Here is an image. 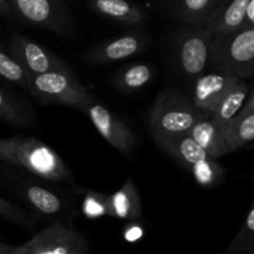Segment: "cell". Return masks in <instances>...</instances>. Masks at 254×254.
<instances>
[{
  "instance_id": "cell-1",
  "label": "cell",
  "mask_w": 254,
  "mask_h": 254,
  "mask_svg": "<svg viewBox=\"0 0 254 254\" xmlns=\"http://www.w3.org/2000/svg\"><path fill=\"white\" fill-rule=\"evenodd\" d=\"M208 113L200 111L192 99L176 89H164L150 113V131L154 141L166 140L190 133L192 127Z\"/></svg>"
},
{
  "instance_id": "cell-2",
  "label": "cell",
  "mask_w": 254,
  "mask_h": 254,
  "mask_svg": "<svg viewBox=\"0 0 254 254\" xmlns=\"http://www.w3.org/2000/svg\"><path fill=\"white\" fill-rule=\"evenodd\" d=\"M207 67L230 73L240 79L254 76V27L228 35L213 36Z\"/></svg>"
},
{
  "instance_id": "cell-3",
  "label": "cell",
  "mask_w": 254,
  "mask_h": 254,
  "mask_svg": "<svg viewBox=\"0 0 254 254\" xmlns=\"http://www.w3.org/2000/svg\"><path fill=\"white\" fill-rule=\"evenodd\" d=\"M27 92L44 104H62L83 113L94 99L69 67L30 76Z\"/></svg>"
},
{
  "instance_id": "cell-4",
  "label": "cell",
  "mask_w": 254,
  "mask_h": 254,
  "mask_svg": "<svg viewBox=\"0 0 254 254\" xmlns=\"http://www.w3.org/2000/svg\"><path fill=\"white\" fill-rule=\"evenodd\" d=\"M15 166L24 168L39 178L67 181L71 173L59 154L34 136H15Z\"/></svg>"
},
{
  "instance_id": "cell-5",
  "label": "cell",
  "mask_w": 254,
  "mask_h": 254,
  "mask_svg": "<svg viewBox=\"0 0 254 254\" xmlns=\"http://www.w3.org/2000/svg\"><path fill=\"white\" fill-rule=\"evenodd\" d=\"M213 36V31L206 25H188L179 30L174 41V51L176 64L184 76L195 81L205 73Z\"/></svg>"
},
{
  "instance_id": "cell-6",
  "label": "cell",
  "mask_w": 254,
  "mask_h": 254,
  "mask_svg": "<svg viewBox=\"0 0 254 254\" xmlns=\"http://www.w3.org/2000/svg\"><path fill=\"white\" fill-rule=\"evenodd\" d=\"M12 14L27 25L67 36L72 31L68 9L64 0H9Z\"/></svg>"
},
{
  "instance_id": "cell-7",
  "label": "cell",
  "mask_w": 254,
  "mask_h": 254,
  "mask_svg": "<svg viewBox=\"0 0 254 254\" xmlns=\"http://www.w3.org/2000/svg\"><path fill=\"white\" fill-rule=\"evenodd\" d=\"M86 114L104 140L123 155H133L138 145V135L123 119L112 113L96 99L89 104Z\"/></svg>"
},
{
  "instance_id": "cell-8",
  "label": "cell",
  "mask_w": 254,
  "mask_h": 254,
  "mask_svg": "<svg viewBox=\"0 0 254 254\" xmlns=\"http://www.w3.org/2000/svg\"><path fill=\"white\" fill-rule=\"evenodd\" d=\"M149 35L144 30H130L111 37L89 49L82 57L87 64H106L136 56L146 49Z\"/></svg>"
},
{
  "instance_id": "cell-9",
  "label": "cell",
  "mask_w": 254,
  "mask_h": 254,
  "mask_svg": "<svg viewBox=\"0 0 254 254\" xmlns=\"http://www.w3.org/2000/svg\"><path fill=\"white\" fill-rule=\"evenodd\" d=\"M86 248V242L76 231L54 223L44 228L21 247H15L16 254H72Z\"/></svg>"
},
{
  "instance_id": "cell-10",
  "label": "cell",
  "mask_w": 254,
  "mask_h": 254,
  "mask_svg": "<svg viewBox=\"0 0 254 254\" xmlns=\"http://www.w3.org/2000/svg\"><path fill=\"white\" fill-rule=\"evenodd\" d=\"M9 51L24 67L29 76H36L68 67L66 62L62 61L54 52L21 34L11 35Z\"/></svg>"
},
{
  "instance_id": "cell-11",
  "label": "cell",
  "mask_w": 254,
  "mask_h": 254,
  "mask_svg": "<svg viewBox=\"0 0 254 254\" xmlns=\"http://www.w3.org/2000/svg\"><path fill=\"white\" fill-rule=\"evenodd\" d=\"M240 78L221 71L202 73L193 82L192 102L200 111L211 116L223 97L228 93Z\"/></svg>"
},
{
  "instance_id": "cell-12",
  "label": "cell",
  "mask_w": 254,
  "mask_h": 254,
  "mask_svg": "<svg viewBox=\"0 0 254 254\" xmlns=\"http://www.w3.org/2000/svg\"><path fill=\"white\" fill-rule=\"evenodd\" d=\"M250 1L251 0H222L205 25L218 36L254 27L247 21V6Z\"/></svg>"
},
{
  "instance_id": "cell-13",
  "label": "cell",
  "mask_w": 254,
  "mask_h": 254,
  "mask_svg": "<svg viewBox=\"0 0 254 254\" xmlns=\"http://www.w3.org/2000/svg\"><path fill=\"white\" fill-rule=\"evenodd\" d=\"M227 154L245 148L254 139V94L251 91L241 111L225 124Z\"/></svg>"
},
{
  "instance_id": "cell-14",
  "label": "cell",
  "mask_w": 254,
  "mask_h": 254,
  "mask_svg": "<svg viewBox=\"0 0 254 254\" xmlns=\"http://www.w3.org/2000/svg\"><path fill=\"white\" fill-rule=\"evenodd\" d=\"M88 4L96 14L119 24L136 26L146 20L145 10L130 0H89Z\"/></svg>"
},
{
  "instance_id": "cell-15",
  "label": "cell",
  "mask_w": 254,
  "mask_h": 254,
  "mask_svg": "<svg viewBox=\"0 0 254 254\" xmlns=\"http://www.w3.org/2000/svg\"><path fill=\"white\" fill-rule=\"evenodd\" d=\"M211 116L205 117L198 121L189 135L211 156V158L218 160L227 155L225 139V127L216 123L210 118Z\"/></svg>"
},
{
  "instance_id": "cell-16",
  "label": "cell",
  "mask_w": 254,
  "mask_h": 254,
  "mask_svg": "<svg viewBox=\"0 0 254 254\" xmlns=\"http://www.w3.org/2000/svg\"><path fill=\"white\" fill-rule=\"evenodd\" d=\"M109 217L128 221H135L140 217V195L133 179L129 178L118 191L109 195Z\"/></svg>"
},
{
  "instance_id": "cell-17",
  "label": "cell",
  "mask_w": 254,
  "mask_h": 254,
  "mask_svg": "<svg viewBox=\"0 0 254 254\" xmlns=\"http://www.w3.org/2000/svg\"><path fill=\"white\" fill-rule=\"evenodd\" d=\"M156 144L175 160H178L181 165L185 166L189 171L197 163L211 158L189 134L156 141Z\"/></svg>"
},
{
  "instance_id": "cell-18",
  "label": "cell",
  "mask_w": 254,
  "mask_h": 254,
  "mask_svg": "<svg viewBox=\"0 0 254 254\" xmlns=\"http://www.w3.org/2000/svg\"><path fill=\"white\" fill-rule=\"evenodd\" d=\"M155 69L145 62H134L122 67L112 78V83L122 93H133L150 83Z\"/></svg>"
},
{
  "instance_id": "cell-19",
  "label": "cell",
  "mask_w": 254,
  "mask_h": 254,
  "mask_svg": "<svg viewBox=\"0 0 254 254\" xmlns=\"http://www.w3.org/2000/svg\"><path fill=\"white\" fill-rule=\"evenodd\" d=\"M251 91H252L251 84L246 79H240L223 97L215 111L211 113L210 118L216 123L225 126L230 119H232L241 111L243 104L247 101Z\"/></svg>"
},
{
  "instance_id": "cell-20",
  "label": "cell",
  "mask_w": 254,
  "mask_h": 254,
  "mask_svg": "<svg viewBox=\"0 0 254 254\" xmlns=\"http://www.w3.org/2000/svg\"><path fill=\"white\" fill-rule=\"evenodd\" d=\"M221 0H176L174 15L189 26L205 25Z\"/></svg>"
},
{
  "instance_id": "cell-21",
  "label": "cell",
  "mask_w": 254,
  "mask_h": 254,
  "mask_svg": "<svg viewBox=\"0 0 254 254\" xmlns=\"http://www.w3.org/2000/svg\"><path fill=\"white\" fill-rule=\"evenodd\" d=\"M0 119L14 127H30L34 123L31 111L24 102L0 87Z\"/></svg>"
},
{
  "instance_id": "cell-22",
  "label": "cell",
  "mask_w": 254,
  "mask_h": 254,
  "mask_svg": "<svg viewBox=\"0 0 254 254\" xmlns=\"http://www.w3.org/2000/svg\"><path fill=\"white\" fill-rule=\"evenodd\" d=\"M22 193L29 205L44 216L59 215L64 210L61 197L49 189L39 185H29L25 186Z\"/></svg>"
},
{
  "instance_id": "cell-23",
  "label": "cell",
  "mask_w": 254,
  "mask_h": 254,
  "mask_svg": "<svg viewBox=\"0 0 254 254\" xmlns=\"http://www.w3.org/2000/svg\"><path fill=\"white\" fill-rule=\"evenodd\" d=\"M0 77L9 83L27 91L30 76L16 59L0 44Z\"/></svg>"
},
{
  "instance_id": "cell-24",
  "label": "cell",
  "mask_w": 254,
  "mask_h": 254,
  "mask_svg": "<svg viewBox=\"0 0 254 254\" xmlns=\"http://www.w3.org/2000/svg\"><path fill=\"white\" fill-rule=\"evenodd\" d=\"M197 184L205 188H213L225 176V169L213 158H207L196 164L190 170Z\"/></svg>"
},
{
  "instance_id": "cell-25",
  "label": "cell",
  "mask_w": 254,
  "mask_h": 254,
  "mask_svg": "<svg viewBox=\"0 0 254 254\" xmlns=\"http://www.w3.org/2000/svg\"><path fill=\"white\" fill-rule=\"evenodd\" d=\"M82 212L87 218H102L111 213L109 206V195L97 192L93 190H87L82 201Z\"/></svg>"
},
{
  "instance_id": "cell-26",
  "label": "cell",
  "mask_w": 254,
  "mask_h": 254,
  "mask_svg": "<svg viewBox=\"0 0 254 254\" xmlns=\"http://www.w3.org/2000/svg\"><path fill=\"white\" fill-rule=\"evenodd\" d=\"M233 242L241 248L242 253L253 254L254 248V207L253 205L248 210L243 225L241 226L240 231L237 232Z\"/></svg>"
},
{
  "instance_id": "cell-27",
  "label": "cell",
  "mask_w": 254,
  "mask_h": 254,
  "mask_svg": "<svg viewBox=\"0 0 254 254\" xmlns=\"http://www.w3.org/2000/svg\"><path fill=\"white\" fill-rule=\"evenodd\" d=\"M0 216L15 225L22 226V227H30L34 225V220L26 211L1 197H0Z\"/></svg>"
},
{
  "instance_id": "cell-28",
  "label": "cell",
  "mask_w": 254,
  "mask_h": 254,
  "mask_svg": "<svg viewBox=\"0 0 254 254\" xmlns=\"http://www.w3.org/2000/svg\"><path fill=\"white\" fill-rule=\"evenodd\" d=\"M15 136L7 139H0V161H5L15 166L14 159Z\"/></svg>"
},
{
  "instance_id": "cell-29",
  "label": "cell",
  "mask_w": 254,
  "mask_h": 254,
  "mask_svg": "<svg viewBox=\"0 0 254 254\" xmlns=\"http://www.w3.org/2000/svg\"><path fill=\"white\" fill-rule=\"evenodd\" d=\"M141 235H143V231H141L140 226H131V227L128 228V230L126 231V233H124V236H126V238L128 241L138 240V238L141 237Z\"/></svg>"
},
{
  "instance_id": "cell-30",
  "label": "cell",
  "mask_w": 254,
  "mask_h": 254,
  "mask_svg": "<svg viewBox=\"0 0 254 254\" xmlns=\"http://www.w3.org/2000/svg\"><path fill=\"white\" fill-rule=\"evenodd\" d=\"M11 6H10L9 0H0V15H4V16H9L11 15Z\"/></svg>"
},
{
  "instance_id": "cell-31",
  "label": "cell",
  "mask_w": 254,
  "mask_h": 254,
  "mask_svg": "<svg viewBox=\"0 0 254 254\" xmlns=\"http://www.w3.org/2000/svg\"><path fill=\"white\" fill-rule=\"evenodd\" d=\"M223 254H243V253H242V251H241V248L238 247V246L232 241Z\"/></svg>"
},
{
  "instance_id": "cell-32",
  "label": "cell",
  "mask_w": 254,
  "mask_h": 254,
  "mask_svg": "<svg viewBox=\"0 0 254 254\" xmlns=\"http://www.w3.org/2000/svg\"><path fill=\"white\" fill-rule=\"evenodd\" d=\"M14 250H15V247H12V246L5 245V243L0 242V254L9 253V252H11V251H14Z\"/></svg>"
},
{
  "instance_id": "cell-33",
  "label": "cell",
  "mask_w": 254,
  "mask_h": 254,
  "mask_svg": "<svg viewBox=\"0 0 254 254\" xmlns=\"http://www.w3.org/2000/svg\"><path fill=\"white\" fill-rule=\"evenodd\" d=\"M72 254H87V248H82V250L76 251V252H73Z\"/></svg>"
},
{
  "instance_id": "cell-34",
  "label": "cell",
  "mask_w": 254,
  "mask_h": 254,
  "mask_svg": "<svg viewBox=\"0 0 254 254\" xmlns=\"http://www.w3.org/2000/svg\"><path fill=\"white\" fill-rule=\"evenodd\" d=\"M15 251V250H14ZM14 251H11V252H9V253H5V254H14Z\"/></svg>"
},
{
  "instance_id": "cell-35",
  "label": "cell",
  "mask_w": 254,
  "mask_h": 254,
  "mask_svg": "<svg viewBox=\"0 0 254 254\" xmlns=\"http://www.w3.org/2000/svg\"><path fill=\"white\" fill-rule=\"evenodd\" d=\"M14 254H16V253H15V251H14Z\"/></svg>"
},
{
  "instance_id": "cell-36",
  "label": "cell",
  "mask_w": 254,
  "mask_h": 254,
  "mask_svg": "<svg viewBox=\"0 0 254 254\" xmlns=\"http://www.w3.org/2000/svg\"><path fill=\"white\" fill-rule=\"evenodd\" d=\"M221 1H222V0H221Z\"/></svg>"
}]
</instances>
